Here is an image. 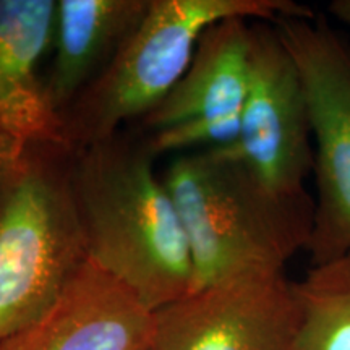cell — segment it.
I'll return each mask as SVG.
<instances>
[{
  "mask_svg": "<svg viewBox=\"0 0 350 350\" xmlns=\"http://www.w3.org/2000/svg\"><path fill=\"white\" fill-rule=\"evenodd\" d=\"M146 135L124 130L73 154L72 185L90 261L152 313L193 288L182 219Z\"/></svg>",
  "mask_w": 350,
  "mask_h": 350,
  "instance_id": "obj_1",
  "label": "cell"
},
{
  "mask_svg": "<svg viewBox=\"0 0 350 350\" xmlns=\"http://www.w3.org/2000/svg\"><path fill=\"white\" fill-rule=\"evenodd\" d=\"M161 177L188 239L191 292L240 274L286 271L308 248L314 200L275 193L234 144L182 152Z\"/></svg>",
  "mask_w": 350,
  "mask_h": 350,
  "instance_id": "obj_2",
  "label": "cell"
},
{
  "mask_svg": "<svg viewBox=\"0 0 350 350\" xmlns=\"http://www.w3.org/2000/svg\"><path fill=\"white\" fill-rule=\"evenodd\" d=\"M73 154L67 144H25L0 187V340L41 318L90 260Z\"/></svg>",
  "mask_w": 350,
  "mask_h": 350,
  "instance_id": "obj_3",
  "label": "cell"
},
{
  "mask_svg": "<svg viewBox=\"0 0 350 350\" xmlns=\"http://www.w3.org/2000/svg\"><path fill=\"white\" fill-rule=\"evenodd\" d=\"M313 15L312 8L291 0H151L137 31L65 111V142L78 150L112 137L126 122L142 120L185 75L213 25Z\"/></svg>",
  "mask_w": 350,
  "mask_h": 350,
  "instance_id": "obj_4",
  "label": "cell"
},
{
  "mask_svg": "<svg viewBox=\"0 0 350 350\" xmlns=\"http://www.w3.org/2000/svg\"><path fill=\"white\" fill-rule=\"evenodd\" d=\"M294 57L312 119L317 185L312 265L350 252V44L321 16L274 23Z\"/></svg>",
  "mask_w": 350,
  "mask_h": 350,
  "instance_id": "obj_5",
  "label": "cell"
},
{
  "mask_svg": "<svg viewBox=\"0 0 350 350\" xmlns=\"http://www.w3.org/2000/svg\"><path fill=\"white\" fill-rule=\"evenodd\" d=\"M235 150L271 190L310 195L314 144L304 81L274 23L253 21L250 81Z\"/></svg>",
  "mask_w": 350,
  "mask_h": 350,
  "instance_id": "obj_6",
  "label": "cell"
},
{
  "mask_svg": "<svg viewBox=\"0 0 350 350\" xmlns=\"http://www.w3.org/2000/svg\"><path fill=\"white\" fill-rule=\"evenodd\" d=\"M300 313L286 271L247 273L154 313L152 350H300Z\"/></svg>",
  "mask_w": 350,
  "mask_h": 350,
  "instance_id": "obj_7",
  "label": "cell"
},
{
  "mask_svg": "<svg viewBox=\"0 0 350 350\" xmlns=\"http://www.w3.org/2000/svg\"><path fill=\"white\" fill-rule=\"evenodd\" d=\"M154 313L88 260L41 318L0 340V350H148Z\"/></svg>",
  "mask_w": 350,
  "mask_h": 350,
  "instance_id": "obj_8",
  "label": "cell"
},
{
  "mask_svg": "<svg viewBox=\"0 0 350 350\" xmlns=\"http://www.w3.org/2000/svg\"><path fill=\"white\" fill-rule=\"evenodd\" d=\"M55 0H0V126L18 142L70 144L41 73Z\"/></svg>",
  "mask_w": 350,
  "mask_h": 350,
  "instance_id": "obj_9",
  "label": "cell"
},
{
  "mask_svg": "<svg viewBox=\"0 0 350 350\" xmlns=\"http://www.w3.org/2000/svg\"><path fill=\"white\" fill-rule=\"evenodd\" d=\"M252 20L229 18L201 36L185 75L148 112L139 129L151 131L204 120L240 133L242 111L250 81Z\"/></svg>",
  "mask_w": 350,
  "mask_h": 350,
  "instance_id": "obj_10",
  "label": "cell"
},
{
  "mask_svg": "<svg viewBox=\"0 0 350 350\" xmlns=\"http://www.w3.org/2000/svg\"><path fill=\"white\" fill-rule=\"evenodd\" d=\"M151 0H57L46 88L60 116L137 31Z\"/></svg>",
  "mask_w": 350,
  "mask_h": 350,
  "instance_id": "obj_11",
  "label": "cell"
},
{
  "mask_svg": "<svg viewBox=\"0 0 350 350\" xmlns=\"http://www.w3.org/2000/svg\"><path fill=\"white\" fill-rule=\"evenodd\" d=\"M294 292L300 350H350V252L310 266Z\"/></svg>",
  "mask_w": 350,
  "mask_h": 350,
  "instance_id": "obj_12",
  "label": "cell"
},
{
  "mask_svg": "<svg viewBox=\"0 0 350 350\" xmlns=\"http://www.w3.org/2000/svg\"><path fill=\"white\" fill-rule=\"evenodd\" d=\"M25 143H21L15 137H12L7 130L0 126V187L10 172L13 164L16 163L21 152H23Z\"/></svg>",
  "mask_w": 350,
  "mask_h": 350,
  "instance_id": "obj_13",
  "label": "cell"
},
{
  "mask_svg": "<svg viewBox=\"0 0 350 350\" xmlns=\"http://www.w3.org/2000/svg\"><path fill=\"white\" fill-rule=\"evenodd\" d=\"M327 10L350 33V0H332Z\"/></svg>",
  "mask_w": 350,
  "mask_h": 350,
  "instance_id": "obj_14",
  "label": "cell"
},
{
  "mask_svg": "<svg viewBox=\"0 0 350 350\" xmlns=\"http://www.w3.org/2000/svg\"><path fill=\"white\" fill-rule=\"evenodd\" d=\"M148 350H152V349H151V347H150V349H148Z\"/></svg>",
  "mask_w": 350,
  "mask_h": 350,
  "instance_id": "obj_15",
  "label": "cell"
}]
</instances>
